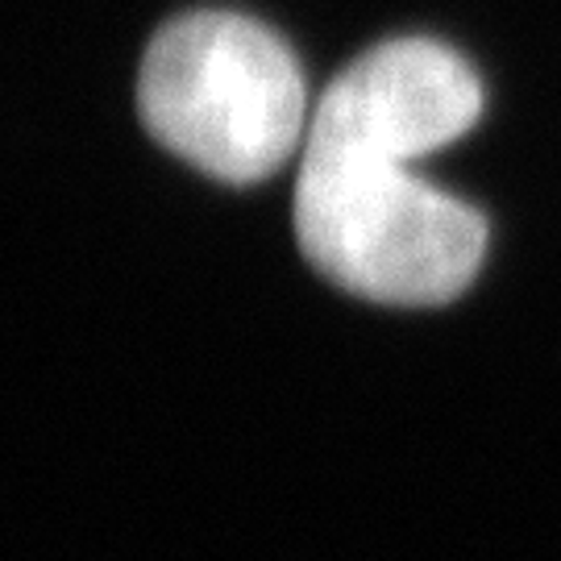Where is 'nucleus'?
<instances>
[{
	"mask_svg": "<svg viewBox=\"0 0 561 561\" xmlns=\"http://www.w3.org/2000/svg\"><path fill=\"white\" fill-rule=\"evenodd\" d=\"M296 238L350 296L408 308L458 300L486 254V221L416 180L408 159L317 134L304 138Z\"/></svg>",
	"mask_w": 561,
	"mask_h": 561,
	"instance_id": "f257e3e1",
	"label": "nucleus"
},
{
	"mask_svg": "<svg viewBox=\"0 0 561 561\" xmlns=\"http://www.w3.org/2000/svg\"><path fill=\"white\" fill-rule=\"evenodd\" d=\"M141 121L204 175L259 183L308 138V88L279 34L241 13L201 9L162 25L138 80Z\"/></svg>",
	"mask_w": 561,
	"mask_h": 561,
	"instance_id": "f03ea898",
	"label": "nucleus"
},
{
	"mask_svg": "<svg viewBox=\"0 0 561 561\" xmlns=\"http://www.w3.org/2000/svg\"><path fill=\"white\" fill-rule=\"evenodd\" d=\"M482 113L474 67L428 38L382 42L324 88L308 134L421 159L461 138Z\"/></svg>",
	"mask_w": 561,
	"mask_h": 561,
	"instance_id": "7ed1b4c3",
	"label": "nucleus"
}]
</instances>
